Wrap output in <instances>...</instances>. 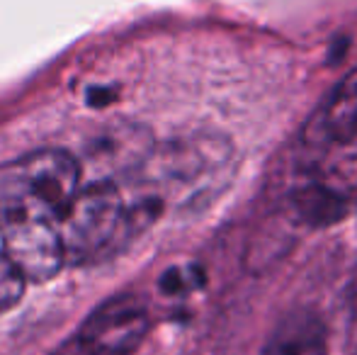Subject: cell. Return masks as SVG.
<instances>
[{
  "label": "cell",
  "instance_id": "3",
  "mask_svg": "<svg viewBox=\"0 0 357 355\" xmlns=\"http://www.w3.org/2000/svg\"><path fill=\"white\" fill-rule=\"evenodd\" d=\"M149 333V312L134 294L100 304L52 355H132Z\"/></svg>",
  "mask_w": 357,
  "mask_h": 355
},
{
  "label": "cell",
  "instance_id": "8",
  "mask_svg": "<svg viewBox=\"0 0 357 355\" xmlns=\"http://www.w3.org/2000/svg\"><path fill=\"white\" fill-rule=\"evenodd\" d=\"M202 285V275L197 268H170L168 273L160 278V287L168 294H183Z\"/></svg>",
  "mask_w": 357,
  "mask_h": 355
},
{
  "label": "cell",
  "instance_id": "7",
  "mask_svg": "<svg viewBox=\"0 0 357 355\" xmlns=\"http://www.w3.org/2000/svg\"><path fill=\"white\" fill-rule=\"evenodd\" d=\"M260 355H328L324 322L309 309L289 312L273 328Z\"/></svg>",
  "mask_w": 357,
  "mask_h": 355
},
{
  "label": "cell",
  "instance_id": "5",
  "mask_svg": "<svg viewBox=\"0 0 357 355\" xmlns=\"http://www.w3.org/2000/svg\"><path fill=\"white\" fill-rule=\"evenodd\" d=\"M306 142L314 146H343L357 142V68L328 95L306 127Z\"/></svg>",
  "mask_w": 357,
  "mask_h": 355
},
{
  "label": "cell",
  "instance_id": "1",
  "mask_svg": "<svg viewBox=\"0 0 357 355\" xmlns=\"http://www.w3.org/2000/svg\"><path fill=\"white\" fill-rule=\"evenodd\" d=\"M80 188V166L68 151H32L0 168V222L34 217L56 224Z\"/></svg>",
  "mask_w": 357,
  "mask_h": 355
},
{
  "label": "cell",
  "instance_id": "2",
  "mask_svg": "<svg viewBox=\"0 0 357 355\" xmlns=\"http://www.w3.org/2000/svg\"><path fill=\"white\" fill-rule=\"evenodd\" d=\"M66 263H88L107 256L134 234L129 207L112 183L78 188L63 217L56 222Z\"/></svg>",
  "mask_w": 357,
  "mask_h": 355
},
{
  "label": "cell",
  "instance_id": "4",
  "mask_svg": "<svg viewBox=\"0 0 357 355\" xmlns=\"http://www.w3.org/2000/svg\"><path fill=\"white\" fill-rule=\"evenodd\" d=\"M0 246L27 282H47L66 266L56 224L47 219H3Z\"/></svg>",
  "mask_w": 357,
  "mask_h": 355
},
{
  "label": "cell",
  "instance_id": "6",
  "mask_svg": "<svg viewBox=\"0 0 357 355\" xmlns=\"http://www.w3.org/2000/svg\"><path fill=\"white\" fill-rule=\"evenodd\" d=\"M289 207L301 222L326 227L348 214L350 195L343 185H335L333 180L324 176H306L291 188Z\"/></svg>",
  "mask_w": 357,
  "mask_h": 355
}]
</instances>
